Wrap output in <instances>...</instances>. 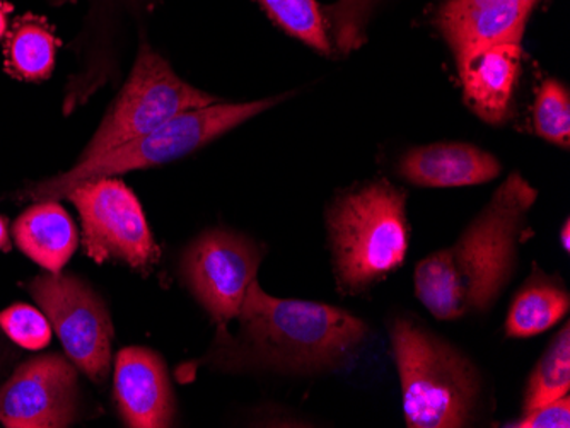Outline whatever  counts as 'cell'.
I'll use <instances>...</instances> for the list:
<instances>
[{
    "label": "cell",
    "mask_w": 570,
    "mask_h": 428,
    "mask_svg": "<svg viewBox=\"0 0 570 428\" xmlns=\"http://www.w3.org/2000/svg\"><path fill=\"white\" fill-rule=\"evenodd\" d=\"M236 337L217 335L210 362L219 369L311 374L336 369L366 338L367 326L345 309L281 299L253 280L238 315Z\"/></svg>",
    "instance_id": "cell-1"
},
{
    "label": "cell",
    "mask_w": 570,
    "mask_h": 428,
    "mask_svg": "<svg viewBox=\"0 0 570 428\" xmlns=\"http://www.w3.org/2000/svg\"><path fill=\"white\" fill-rule=\"evenodd\" d=\"M537 190L512 172L454 245L415 268V293L434 318L453 321L494 306L514 270Z\"/></svg>",
    "instance_id": "cell-2"
},
{
    "label": "cell",
    "mask_w": 570,
    "mask_h": 428,
    "mask_svg": "<svg viewBox=\"0 0 570 428\" xmlns=\"http://www.w3.org/2000/svg\"><path fill=\"white\" fill-rule=\"evenodd\" d=\"M285 96L248 101V103H217L187 110L166 121L159 129L121 143L117 149L105 152L88 161H77L69 171L26 185L18 191V200H62L73 188L85 181L99 178H115L125 172L169 165L194 155L202 147L209 146L224 133L230 132L256 115L271 110Z\"/></svg>",
    "instance_id": "cell-3"
},
{
    "label": "cell",
    "mask_w": 570,
    "mask_h": 428,
    "mask_svg": "<svg viewBox=\"0 0 570 428\" xmlns=\"http://www.w3.org/2000/svg\"><path fill=\"white\" fill-rule=\"evenodd\" d=\"M406 195L374 181L336 198L326 213L336 282L355 293L399 270L410 245Z\"/></svg>",
    "instance_id": "cell-4"
},
{
    "label": "cell",
    "mask_w": 570,
    "mask_h": 428,
    "mask_svg": "<svg viewBox=\"0 0 570 428\" xmlns=\"http://www.w3.org/2000/svg\"><path fill=\"white\" fill-rule=\"evenodd\" d=\"M390 334L406 427H466L480 396L479 372L469 357L410 319H395Z\"/></svg>",
    "instance_id": "cell-5"
},
{
    "label": "cell",
    "mask_w": 570,
    "mask_h": 428,
    "mask_svg": "<svg viewBox=\"0 0 570 428\" xmlns=\"http://www.w3.org/2000/svg\"><path fill=\"white\" fill-rule=\"evenodd\" d=\"M217 103L216 96L185 82L147 41L139 44L136 63L121 91L99 123L79 161L117 149L159 129L187 110Z\"/></svg>",
    "instance_id": "cell-6"
},
{
    "label": "cell",
    "mask_w": 570,
    "mask_h": 428,
    "mask_svg": "<svg viewBox=\"0 0 570 428\" xmlns=\"http://www.w3.org/2000/svg\"><path fill=\"white\" fill-rule=\"evenodd\" d=\"M66 356L95 385H105L111 367L114 322L102 297L76 273L43 271L24 283Z\"/></svg>",
    "instance_id": "cell-7"
},
{
    "label": "cell",
    "mask_w": 570,
    "mask_h": 428,
    "mask_svg": "<svg viewBox=\"0 0 570 428\" xmlns=\"http://www.w3.org/2000/svg\"><path fill=\"white\" fill-rule=\"evenodd\" d=\"M66 200L82 223V248L95 263L118 261L149 273L161 258L139 198L115 178L85 181Z\"/></svg>",
    "instance_id": "cell-8"
},
{
    "label": "cell",
    "mask_w": 570,
    "mask_h": 428,
    "mask_svg": "<svg viewBox=\"0 0 570 428\" xmlns=\"http://www.w3.org/2000/svg\"><path fill=\"white\" fill-rule=\"evenodd\" d=\"M262 258L261 246L252 239L223 229L204 232L185 249L179 263L181 279L219 334L227 330L230 319L238 318Z\"/></svg>",
    "instance_id": "cell-9"
},
{
    "label": "cell",
    "mask_w": 570,
    "mask_h": 428,
    "mask_svg": "<svg viewBox=\"0 0 570 428\" xmlns=\"http://www.w3.org/2000/svg\"><path fill=\"white\" fill-rule=\"evenodd\" d=\"M72 360L59 351L19 364L0 388V424L9 428L70 427L81 411Z\"/></svg>",
    "instance_id": "cell-10"
},
{
    "label": "cell",
    "mask_w": 570,
    "mask_h": 428,
    "mask_svg": "<svg viewBox=\"0 0 570 428\" xmlns=\"http://www.w3.org/2000/svg\"><path fill=\"white\" fill-rule=\"evenodd\" d=\"M538 0H444L435 24L453 50L458 70L485 48L521 43Z\"/></svg>",
    "instance_id": "cell-11"
},
{
    "label": "cell",
    "mask_w": 570,
    "mask_h": 428,
    "mask_svg": "<svg viewBox=\"0 0 570 428\" xmlns=\"http://www.w3.org/2000/svg\"><path fill=\"white\" fill-rule=\"evenodd\" d=\"M115 401L121 420L132 428L175 424L176 402L165 360L146 347H127L115 359Z\"/></svg>",
    "instance_id": "cell-12"
},
{
    "label": "cell",
    "mask_w": 570,
    "mask_h": 428,
    "mask_svg": "<svg viewBox=\"0 0 570 428\" xmlns=\"http://www.w3.org/2000/svg\"><path fill=\"white\" fill-rule=\"evenodd\" d=\"M495 156L472 143L439 142L410 149L399 172L410 183L428 188L473 187L501 175Z\"/></svg>",
    "instance_id": "cell-13"
},
{
    "label": "cell",
    "mask_w": 570,
    "mask_h": 428,
    "mask_svg": "<svg viewBox=\"0 0 570 428\" xmlns=\"http://www.w3.org/2000/svg\"><path fill=\"white\" fill-rule=\"evenodd\" d=\"M521 59V43H499L485 48L461 67L464 101L487 123L501 125L508 120Z\"/></svg>",
    "instance_id": "cell-14"
},
{
    "label": "cell",
    "mask_w": 570,
    "mask_h": 428,
    "mask_svg": "<svg viewBox=\"0 0 570 428\" xmlns=\"http://www.w3.org/2000/svg\"><path fill=\"white\" fill-rule=\"evenodd\" d=\"M12 238L22 255L51 273L63 270L79 245L76 223L57 200L28 207L12 223Z\"/></svg>",
    "instance_id": "cell-15"
},
{
    "label": "cell",
    "mask_w": 570,
    "mask_h": 428,
    "mask_svg": "<svg viewBox=\"0 0 570 428\" xmlns=\"http://www.w3.org/2000/svg\"><path fill=\"white\" fill-rule=\"evenodd\" d=\"M59 38L47 19L22 14L6 34V72L18 81L41 82L56 69Z\"/></svg>",
    "instance_id": "cell-16"
},
{
    "label": "cell",
    "mask_w": 570,
    "mask_h": 428,
    "mask_svg": "<svg viewBox=\"0 0 570 428\" xmlns=\"http://www.w3.org/2000/svg\"><path fill=\"white\" fill-rule=\"evenodd\" d=\"M569 292L546 279L531 280L509 309L505 334L530 338L550 330L569 312Z\"/></svg>",
    "instance_id": "cell-17"
},
{
    "label": "cell",
    "mask_w": 570,
    "mask_h": 428,
    "mask_svg": "<svg viewBox=\"0 0 570 428\" xmlns=\"http://www.w3.org/2000/svg\"><path fill=\"white\" fill-rule=\"evenodd\" d=\"M268 18L285 33L323 56H332L325 9L318 0H258Z\"/></svg>",
    "instance_id": "cell-18"
},
{
    "label": "cell",
    "mask_w": 570,
    "mask_h": 428,
    "mask_svg": "<svg viewBox=\"0 0 570 428\" xmlns=\"http://www.w3.org/2000/svg\"><path fill=\"white\" fill-rule=\"evenodd\" d=\"M569 389L570 328L566 322L531 374L524 396V414L569 395Z\"/></svg>",
    "instance_id": "cell-19"
},
{
    "label": "cell",
    "mask_w": 570,
    "mask_h": 428,
    "mask_svg": "<svg viewBox=\"0 0 570 428\" xmlns=\"http://www.w3.org/2000/svg\"><path fill=\"white\" fill-rule=\"evenodd\" d=\"M383 2L386 0H335L325 8L332 43L345 53L361 47L371 19Z\"/></svg>",
    "instance_id": "cell-20"
},
{
    "label": "cell",
    "mask_w": 570,
    "mask_h": 428,
    "mask_svg": "<svg viewBox=\"0 0 570 428\" xmlns=\"http://www.w3.org/2000/svg\"><path fill=\"white\" fill-rule=\"evenodd\" d=\"M534 130L541 139L569 149L570 98L566 86L559 81H546L538 91L533 110Z\"/></svg>",
    "instance_id": "cell-21"
},
{
    "label": "cell",
    "mask_w": 570,
    "mask_h": 428,
    "mask_svg": "<svg viewBox=\"0 0 570 428\" xmlns=\"http://www.w3.org/2000/svg\"><path fill=\"white\" fill-rule=\"evenodd\" d=\"M0 330L26 350H43L51 340L47 316L28 305H14L0 312Z\"/></svg>",
    "instance_id": "cell-22"
},
{
    "label": "cell",
    "mask_w": 570,
    "mask_h": 428,
    "mask_svg": "<svg viewBox=\"0 0 570 428\" xmlns=\"http://www.w3.org/2000/svg\"><path fill=\"white\" fill-rule=\"evenodd\" d=\"M509 427L520 428H569L570 427V398L569 395L547 402L537 410L528 411L521 420Z\"/></svg>",
    "instance_id": "cell-23"
},
{
    "label": "cell",
    "mask_w": 570,
    "mask_h": 428,
    "mask_svg": "<svg viewBox=\"0 0 570 428\" xmlns=\"http://www.w3.org/2000/svg\"><path fill=\"white\" fill-rule=\"evenodd\" d=\"M16 360V351H9L8 348L0 350V388L4 385L6 377H8L9 364Z\"/></svg>",
    "instance_id": "cell-24"
},
{
    "label": "cell",
    "mask_w": 570,
    "mask_h": 428,
    "mask_svg": "<svg viewBox=\"0 0 570 428\" xmlns=\"http://www.w3.org/2000/svg\"><path fill=\"white\" fill-rule=\"evenodd\" d=\"M12 6L8 4L6 0H0V40L8 34L9 31V16H11Z\"/></svg>",
    "instance_id": "cell-25"
},
{
    "label": "cell",
    "mask_w": 570,
    "mask_h": 428,
    "mask_svg": "<svg viewBox=\"0 0 570 428\" xmlns=\"http://www.w3.org/2000/svg\"><path fill=\"white\" fill-rule=\"evenodd\" d=\"M12 242L9 238V222L4 216H0V251H11Z\"/></svg>",
    "instance_id": "cell-26"
},
{
    "label": "cell",
    "mask_w": 570,
    "mask_h": 428,
    "mask_svg": "<svg viewBox=\"0 0 570 428\" xmlns=\"http://www.w3.org/2000/svg\"><path fill=\"white\" fill-rule=\"evenodd\" d=\"M560 241H562V248L566 249V251H569V249H570V222H569V220H566V222H563L562 231H560Z\"/></svg>",
    "instance_id": "cell-27"
}]
</instances>
